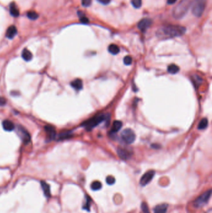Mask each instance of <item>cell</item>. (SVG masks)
Here are the masks:
<instances>
[{"mask_svg": "<svg viewBox=\"0 0 212 213\" xmlns=\"http://www.w3.org/2000/svg\"><path fill=\"white\" fill-rule=\"evenodd\" d=\"M106 181L107 184H108L110 185H112V184H113L114 183H115V179H114V178L112 176H108L106 179Z\"/></svg>", "mask_w": 212, "mask_h": 213, "instance_id": "f546056e", "label": "cell"}, {"mask_svg": "<svg viewBox=\"0 0 212 213\" xmlns=\"http://www.w3.org/2000/svg\"><path fill=\"white\" fill-rule=\"evenodd\" d=\"M45 131L46 133L47 139L48 141H52L55 139V136H56V133H55V128L50 126V125H46L44 127Z\"/></svg>", "mask_w": 212, "mask_h": 213, "instance_id": "30bf717a", "label": "cell"}, {"mask_svg": "<svg viewBox=\"0 0 212 213\" xmlns=\"http://www.w3.org/2000/svg\"><path fill=\"white\" fill-rule=\"evenodd\" d=\"M152 21L149 18H144L141 19L138 24V27L142 32H145L151 26Z\"/></svg>", "mask_w": 212, "mask_h": 213, "instance_id": "9c48e42d", "label": "cell"}, {"mask_svg": "<svg viewBox=\"0 0 212 213\" xmlns=\"http://www.w3.org/2000/svg\"><path fill=\"white\" fill-rule=\"evenodd\" d=\"M177 1V0H167V4L169 5H173V4H174Z\"/></svg>", "mask_w": 212, "mask_h": 213, "instance_id": "e575fe53", "label": "cell"}, {"mask_svg": "<svg viewBox=\"0 0 212 213\" xmlns=\"http://www.w3.org/2000/svg\"><path fill=\"white\" fill-rule=\"evenodd\" d=\"M208 125V120L207 118H204L203 119H201L200 122V123L199 124V126H198V128L199 130H203V129L206 128Z\"/></svg>", "mask_w": 212, "mask_h": 213, "instance_id": "7402d4cb", "label": "cell"}, {"mask_svg": "<svg viewBox=\"0 0 212 213\" xmlns=\"http://www.w3.org/2000/svg\"><path fill=\"white\" fill-rule=\"evenodd\" d=\"M92 4V0H82V5L85 7H88Z\"/></svg>", "mask_w": 212, "mask_h": 213, "instance_id": "1f68e13d", "label": "cell"}, {"mask_svg": "<svg viewBox=\"0 0 212 213\" xmlns=\"http://www.w3.org/2000/svg\"><path fill=\"white\" fill-rule=\"evenodd\" d=\"M27 16L31 20H36V19L38 18V17H39L38 14L36 12L33 11H29L27 14Z\"/></svg>", "mask_w": 212, "mask_h": 213, "instance_id": "d4e9b609", "label": "cell"}, {"mask_svg": "<svg viewBox=\"0 0 212 213\" xmlns=\"http://www.w3.org/2000/svg\"><path fill=\"white\" fill-rule=\"evenodd\" d=\"M3 127L4 130L8 132H11L15 128V124L11 121L9 120H6L3 122Z\"/></svg>", "mask_w": 212, "mask_h": 213, "instance_id": "4fadbf2b", "label": "cell"}, {"mask_svg": "<svg viewBox=\"0 0 212 213\" xmlns=\"http://www.w3.org/2000/svg\"><path fill=\"white\" fill-rule=\"evenodd\" d=\"M78 14L80 17V21L82 23L87 24L89 23V19L84 15V14H83L82 12H78Z\"/></svg>", "mask_w": 212, "mask_h": 213, "instance_id": "484cf974", "label": "cell"}, {"mask_svg": "<svg viewBox=\"0 0 212 213\" xmlns=\"http://www.w3.org/2000/svg\"><path fill=\"white\" fill-rule=\"evenodd\" d=\"M186 32V28L181 26L170 25L163 27L159 31V34L166 37H174L182 36Z\"/></svg>", "mask_w": 212, "mask_h": 213, "instance_id": "6da1fadb", "label": "cell"}, {"mask_svg": "<svg viewBox=\"0 0 212 213\" xmlns=\"http://www.w3.org/2000/svg\"><path fill=\"white\" fill-rule=\"evenodd\" d=\"M124 63L125 65H130L132 63V58L131 57L129 56V55H127V56L125 57L123 59Z\"/></svg>", "mask_w": 212, "mask_h": 213, "instance_id": "4dcf8cb0", "label": "cell"}, {"mask_svg": "<svg viewBox=\"0 0 212 213\" xmlns=\"http://www.w3.org/2000/svg\"><path fill=\"white\" fill-rule=\"evenodd\" d=\"M141 209H142V211L143 212V213H150V212H149V209L148 204L144 202H142Z\"/></svg>", "mask_w": 212, "mask_h": 213, "instance_id": "83f0119b", "label": "cell"}, {"mask_svg": "<svg viewBox=\"0 0 212 213\" xmlns=\"http://www.w3.org/2000/svg\"><path fill=\"white\" fill-rule=\"evenodd\" d=\"M131 4L135 8H140L142 5V0H131Z\"/></svg>", "mask_w": 212, "mask_h": 213, "instance_id": "4316f807", "label": "cell"}, {"mask_svg": "<svg viewBox=\"0 0 212 213\" xmlns=\"http://www.w3.org/2000/svg\"><path fill=\"white\" fill-rule=\"evenodd\" d=\"M109 117L108 114H102L98 115L97 116L93 117L90 119L85 121L82 125L85 127L87 130H91L92 129L95 128L97 125L100 124L102 122L105 121L107 117Z\"/></svg>", "mask_w": 212, "mask_h": 213, "instance_id": "3957f363", "label": "cell"}, {"mask_svg": "<svg viewBox=\"0 0 212 213\" xmlns=\"http://www.w3.org/2000/svg\"><path fill=\"white\" fill-rule=\"evenodd\" d=\"M102 183L98 181H94V182H93L91 184V188H92V190L93 191L99 190L101 189V188H102Z\"/></svg>", "mask_w": 212, "mask_h": 213, "instance_id": "603a6c76", "label": "cell"}, {"mask_svg": "<svg viewBox=\"0 0 212 213\" xmlns=\"http://www.w3.org/2000/svg\"><path fill=\"white\" fill-rule=\"evenodd\" d=\"M121 137L127 144H131L135 141L136 135L133 130L130 128L124 129L121 134Z\"/></svg>", "mask_w": 212, "mask_h": 213, "instance_id": "8992f818", "label": "cell"}, {"mask_svg": "<svg viewBox=\"0 0 212 213\" xmlns=\"http://www.w3.org/2000/svg\"><path fill=\"white\" fill-rule=\"evenodd\" d=\"M211 194V190H208L198 197L193 202L194 206L197 208H200L204 206L208 203Z\"/></svg>", "mask_w": 212, "mask_h": 213, "instance_id": "5b68a950", "label": "cell"}, {"mask_svg": "<svg viewBox=\"0 0 212 213\" xmlns=\"http://www.w3.org/2000/svg\"><path fill=\"white\" fill-rule=\"evenodd\" d=\"M70 137H71V135H70V132H64V133H62V134H61L60 135H59L58 138L60 140H64V139H66Z\"/></svg>", "mask_w": 212, "mask_h": 213, "instance_id": "f1b7e54d", "label": "cell"}, {"mask_svg": "<svg viewBox=\"0 0 212 213\" xmlns=\"http://www.w3.org/2000/svg\"><path fill=\"white\" fill-rule=\"evenodd\" d=\"M17 132H18V134L20 137V138L22 139V140L24 144H29L31 140V137L29 133L27 132L25 129H24L22 126H18Z\"/></svg>", "mask_w": 212, "mask_h": 213, "instance_id": "ba28073f", "label": "cell"}, {"mask_svg": "<svg viewBox=\"0 0 212 213\" xmlns=\"http://www.w3.org/2000/svg\"><path fill=\"white\" fill-rule=\"evenodd\" d=\"M6 103V100L3 97H0V106H4Z\"/></svg>", "mask_w": 212, "mask_h": 213, "instance_id": "836d02e7", "label": "cell"}, {"mask_svg": "<svg viewBox=\"0 0 212 213\" xmlns=\"http://www.w3.org/2000/svg\"><path fill=\"white\" fill-rule=\"evenodd\" d=\"M22 57L26 61H29L33 58V54L28 49H24L22 52Z\"/></svg>", "mask_w": 212, "mask_h": 213, "instance_id": "d6986e66", "label": "cell"}, {"mask_svg": "<svg viewBox=\"0 0 212 213\" xmlns=\"http://www.w3.org/2000/svg\"><path fill=\"white\" fill-rule=\"evenodd\" d=\"M190 0H182L178 5H177L172 11L173 16L175 19H181L186 15L188 12V10L190 6Z\"/></svg>", "mask_w": 212, "mask_h": 213, "instance_id": "7a4b0ae2", "label": "cell"}, {"mask_svg": "<svg viewBox=\"0 0 212 213\" xmlns=\"http://www.w3.org/2000/svg\"><path fill=\"white\" fill-rule=\"evenodd\" d=\"M92 200L91 198H90L88 196H86V202L85 205L83 206V209H85V210H86L87 211H90V202H91Z\"/></svg>", "mask_w": 212, "mask_h": 213, "instance_id": "cb8c5ba5", "label": "cell"}, {"mask_svg": "<svg viewBox=\"0 0 212 213\" xmlns=\"http://www.w3.org/2000/svg\"><path fill=\"white\" fill-rule=\"evenodd\" d=\"M17 33H18V31H17L16 27L15 26H11L8 27L6 31V36L8 39H11L17 34Z\"/></svg>", "mask_w": 212, "mask_h": 213, "instance_id": "7c38bea8", "label": "cell"}, {"mask_svg": "<svg viewBox=\"0 0 212 213\" xmlns=\"http://www.w3.org/2000/svg\"><path fill=\"white\" fill-rule=\"evenodd\" d=\"M122 125H123V124L121 121L115 120L113 124V127H112V130H111V132L116 133L121 128V127H122Z\"/></svg>", "mask_w": 212, "mask_h": 213, "instance_id": "ac0fdd59", "label": "cell"}, {"mask_svg": "<svg viewBox=\"0 0 212 213\" xmlns=\"http://www.w3.org/2000/svg\"><path fill=\"white\" fill-rule=\"evenodd\" d=\"M155 171L150 170L146 173L143 176L141 177L140 180V184L142 186H145L151 182L155 175Z\"/></svg>", "mask_w": 212, "mask_h": 213, "instance_id": "52a82bcc", "label": "cell"}, {"mask_svg": "<svg viewBox=\"0 0 212 213\" xmlns=\"http://www.w3.org/2000/svg\"><path fill=\"white\" fill-rule=\"evenodd\" d=\"M207 0H192V12L194 16L200 17L204 11L206 6Z\"/></svg>", "mask_w": 212, "mask_h": 213, "instance_id": "277c9868", "label": "cell"}, {"mask_svg": "<svg viewBox=\"0 0 212 213\" xmlns=\"http://www.w3.org/2000/svg\"><path fill=\"white\" fill-rule=\"evenodd\" d=\"M9 13L11 15L14 17H18L19 15V11L18 8L15 3H12L9 5Z\"/></svg>", "mask_w": 212, "mask_h": 213, "instance_id": "2e32d148", "label": "cell"}, {"mask_svg": "<svg viewBox=\"0 0 212 213\" xmlns=\"http://www.w3.org/2000/svg\"><path fill=\"white\" fill-rule=\"evenodd\" d=\"M168 204H159L154 208V213H165L167 211Z\"/></svg>", "mask_w": 212, "mask_h": 213, "instance_id": "5bb4252c", "label": "cell"}, {"mask_svg": "<svg viewBox=\"0 0 212 213\" xmlns=\"http://www.w3.org/2000/svg\"><path fill=\"white\" fill-rule=\"evenodd\" d=\"M179 67L178 66L176 65L175 64H171L170 65L168 68H167V71L170 74H175L177 73H178L179 71Z\"/></svg>", "mask_w": 212, "mask_h": 213, "instance_id": "44dd1931", "label": "cell"}, {"mask_svg": "<svg viewBox=\"0 0 212 213\" xmlns=\"http://www.w3.org/2000/svg\"><path fill=\"white\" fill-rule=\"evenodd\" d=\"M206 213H211V209H210Z\"/></svg>", "mask_w": 212, "mask_h": 213, "instance_id": "d590c367", "label": "cell"}, {"mask_svg": "<svg viewBox=\"0 0 212 213\" xmlns=\"http://www.w3.org/2000/svg\"><path fill=\"white\" fill-rule=\"evenodd\" d=\"M99 3H100L101 4H103L104 5H108L110 3L111 0H97Z\"/></svg>", "mask_w": 212, "mask_h": 213, "instance_id": "d6a6232c", "label": "cell"}, {"mask_svg": "<svg viewBox=\"0 0 212 213\" xmlns=\"http://www.w3.org/2000/svg\"><path fill=\"white\" fill-rule=\"evenodd\" d=\"M108 51L112 54L116 55L120 52V48L116 44H111L108 47Z\"/></svg>", "mask_w": 212, "mask_h": 213, "instance_id": "ffe728a7", "label": "cell"}, {"mask_svg": "<svg viewBox=\"0 0 212 213\" xmlns=\"http://www.w3.org/2000/svg\"><path fill=\"white\" fill-rule=\"evenodd\" d=\"M71 86L73 88L76 89L77 90H80L82 89L83 87V82L81 79H75L74 81L71 82Z\"/></svg>", "mask_w": 212, "mask_h": 213, "instance_id": "e0dca14e", "label": "cell"}, {"mask_svg": "<svg viewBox=\"0 0 212 213\" xmlns=\"http://www.w3.org/2000/svg\"><path fill=\"white\" fill-rule=\"evenodd\" d=\"M41 187L43 188V190L44 191V194L45 196L47 198H50L51 197V190H50V186L46 182H45L44 181H41Z\"/></svg>", "mask_w": 212, "mask_h": 213, "instance_id": "9a60e30c", "label": "cell"}, {"mask_svg": "<svg viewBox=\"0 0 212 213\" xmlns=\"http://www.w3.org/2000/svg\"><path fill=\"white\" fill-rule=\"evenodd\" d=\"M117 153L118 156L122 160L129 159L132 155V153L126 149L119 148L117 150Z\"/></svg>", "mask_w": 212, "mask_h": 213, "instance_id": "8fae6325", "label": "cell"}]
</instances>
